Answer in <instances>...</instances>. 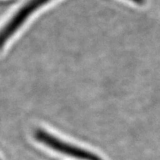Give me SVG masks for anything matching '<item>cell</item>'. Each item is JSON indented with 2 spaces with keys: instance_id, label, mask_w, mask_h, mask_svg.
Listing matches in <instances>:
<instances>
[{
  "instance_id": "6da1fadb",
  "label": "cell",
  "mask_w": 160,
  "mask_h": 160,
  "mask_svg": "<svg viewBox=\"0 0 160 160\" xmlns=\"http://www.w3.org/2000/svg\"><path fill=\"white\" fill-rule=\"evenodd\" d=\"M50 0H30L22 7L0 31V48L15 33L33 12L48 2Z\"/></svg>"
},
{
  "instance_id": "7a4b0ae2",
  "label": "cell",
  "mask_w": 160,
  "mask_h": 160,
  "mask_svg": "<svg viewBox=\"0 0 160 160\" xmlns=\"http://www.w3.org/2000/svg\"><path fill=\"white\" fill-rule=\"evenodd\" d=\"M35 137L39 141L44 143L45 145L49 146L50 148L60 152V153L68 155L70 157L77 158V159L82 160H102L93 153L64 142L61 140L49 134L47 132L41 131V130H39L36 132Z\"/></svg>"
},
{
  "instance_id": "3957f363",
  "label": "cell",
  "mask_w": 160,
  "mask_h": 160,
  "mask_svg": "<svg viewBox=\"0 0 160 160\" xmlns=\"http://www.w3.org/2000/svg\"><path fill=\"white\" fill-rule=\"evenodd\" d=\"M131 1L134 2L135 3L137 4H142L144 2H145V0H131Z\"/></svg>"
}]
</instances>
